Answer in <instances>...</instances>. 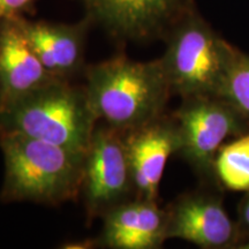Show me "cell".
<instances>
[{
    "mask_svg": "<svg viewBox=\"0 0 249 249\" xmlns=\"http://www.w3.org/2000/svg\"><path fill=\"white\" fill-rule=\"evenodd\" d=\"M242 214H244L245 222L249 225V197H248L247 202H246V204H245V207H244V210H242Z\"/></svg>",
    "mask_w": 249,
    "mask_h": 249,
    "instance_id": "cell-17",
    "label": "cell"
},
{
    "mask_svg": "<svg viewBox=\"0 0 249 249\" xmlns=\"http://www.w3.org/2000/svg\"><path fill=\"white\" fill-rule=\"evenodd\" d=\"M24 36L52 76L71 81L86 71V43L92 22L88 17L75 23L31 21L18 17Z\"/></svg>",
    "mask_w": 249,
    "mask_h": 249,
    "instance_id": "cell-9",
    "label": "cell"
},
{
    "mask_svg": "<svg viewBox=\"0 0 249 249\" xmlns=\"http://www.w3.org/2000/svg\"><path fill=\"white\" fill-rule=\"evenodd\" d=\"M166 50L160 58L172 95L183 98L216 96L234 58L230 45L193 8L165 37Z\"/></svg>",
    "mask_w": 249,
    "mask_h": 249,
    "instance_id": "cell-4",
    "label": "cell"
},
{
    "mask_svg": "<svg viewBox=\"0 0 249 249\" xmlns=\"http://www.w3.org/2000/svg\"><path fill=\"white\" fill-rule=\"evenodd\" d=\"M99 247L110 249H156L166 240L167 213L157 201L133 197L102 217Z\"/></svg>",
    "mask_w": 249,
    "mask_h": 249,
    "instance_id": "cell-10",
    "label": "cell"
},
{
    "mask_svg": "<svg viewBox=\"0 0 249 249\" xmlns=\"http://www.w3.org/2000/svg\"><path fill=\"white\" fill-rule=\"evenodd\" d=\"M242 248H245V249H249V242H247V244H246V246H244V247Z\"/></svg>",
    "mask_w": 249,
    "mask_h": 249,
    "instance_id": "cell-18",
    "label": "cell"
},
{
    "mask_svg": "<svg viewBox=\"0 0 249 249\" xmlns=\"http://www.w3.org/2000/svg\"><path fill=\"white\" fill-rule=\"evenodd\" d=\"M92 24L123 43L165 39L194 0H80Z\"/></svg>",
    "mask_w": 249,
    "mask_h": 249,
    "instance_id": "cell-6",
    "label": "cell"
},
{
    "mask_svg": "<svg viewBox=\"0 0 249 249\" xmlns=\"http://www.w3.org/2000/svg\"><path fill=\"white\" fill-rule=\"evenodd\" d=\"M85 77L96 118L121 133L160 118L172 96L160 59L135 61L119 54L87 65Z\"/></svg>",
    "mask_w": 249,
    "mask_h": 249,
    "instance_id": "cell-1",
    "label": "cell"
},
{
    "mask_svg": "<svg viewBox=\"0 0 249 249\" xmlns=\"http://www.w3.org/2000/svg\"><path fill=\"white\" fill-rule=\"evenodd\" d=\"M97 124L85 86L66 80L0 107V134H21L76 151L87 150Z\"/></svg>",
    "mask_w": 249,
    "mask_h": 249,
    "instance_id": "cell-3",
    "label": "cell"
},
{
    "mask_svg": "<svg viewBox=\"0 0 249 249\" xmlns=\"http://www.w3.org/2000/svg\"><path fill=\"white\" fill-rule=\"evenodd\" d=\"M167 213V239H181L201 248H222L233 238V224L213 197L189 194L174 202Z\"/></svg>",
    "mask_w": 249,
    "mask_h": 249,
    "instance_id": "cell-12",
    "label": "cell"
},
{
    "mask_svg": "<svg viewBox=\"0 0 249 249\" xmlns=\"http://www.w3.org/2000/svg\"><path fill=\"white\" fill-rule=\"evenodd\" d=\"M80 195L88 223L135 197L124 133L97 124L85 154Z\"/></svg>",
    "mask_w": 249,
    "mask_h": 249,
    "instance_id": "cell-5",
    "label": "cell"
},
{
    "mask_svg": "<svg viewBox=\"0 0 249 249\" xmlns=\"http://www.w3.org/2000/svg\"><path fill=\"white\" fill-rule=\"evenodd\" d=\"M37 0H0V22L34 11Z\"/></svg>",
    "mask_w": 249,
    "mask_h": 249,
    "instance_id": "cell-15",
    "label": "cell"
},
{
    "mask_svg": "<svg viewBox=\"0 0 249 249\" xmlns=\"http://www.w3.org/2000/svg\"><path fill=\"white\" fill-rule=\"evenodd\" d=\"M238 114L216 96L183 98L173 116L181 140L179 154L200 172L210 170L223 142L240 130Z\"/></svg>",
    "mask_w": 249,
    "mask_h": 249,
    "instance_id": "cell-7",
    "label": "cell"
},
{
    "mask_svg": "<svg viewBox=\"0 0 249 249\" xmlns=\"http://www.w3.org/2000/svg\"><path fill=\"white\" fill-rule=\"evenodd\" d=\"M61 248L66 249H91L99 247L98 239H85L80 241H71L67 244H62Z\"/></svg>",
    "mask_w": 249,
    "mask_h": 249,
    "instance_id": "cell-16",
    "label": "cell"
},
{
    "mask_svg": "<svg viewBox=\"0 0 249 249\" xmlns=\"http://www.w3.org/2000/svg\"><path fill=\"white\" fill-rule=\"evenodd\" d=\"M218 97L249 120V55L236 50Z\"/></svg>",
    "mask_w": 249,
    "mask_h": 249,
    "instance_id": "cell-14",
    "label": "cell"
},
{
    "mask_svg": "<svg viewBox=\"0 0 249 249\" xmlns=\"http://www.w3.org/2000/svg\"><path fill=\"white\" fill-rule=\"evenodd\" d=\"M4 182L0 201L57 207L80 196L86 151L21 134H0Z\"/></svg>",
    "mask_w": 249,
    "mask_h": 249,
    "instance_id": "cell-2",
    "label": "cell"
},
{
    "mask_svg": "<svg viewBox=\"0 0 249 249\" xmlns=\"http://www.w3.org/2000/svg\"><path fill=\"white\" fill-rule=\"evenodd\" d=\"M0 107H1V92H0Z\"/></svg>",
    "mask_w": 249,
    "mask_h": 249,
    "instance_id": "cell-19",
    "label": "cell"
},
{
    "mask_svg": "<svg viewBox=\"0 0 249 249\" xmlns=\"http://www.w3.org/2000/svg\"><path fill=\"white\" fill-rule=\"evenodd\" d=\"M54 80L59 79L43 66L28 43L18 18L0 22L1 107L26 97Z\"/></svg>",
    "mask_w": 249,
    "mask_h": 249,
    "instance_id": "cell-11",
    "label": "cell"
},
{
    "mask_svg": "<svg viewBox=\"0 0 249 249\" xmlns=\"http://www.w3.org/2000/svg\"><path fill=\"white\" fill-rule=\"evenodd\" d=\"M124 141L135 196L157 201L167 160L181 147L176 120L161 116L140 128L124 133Z\"/></svg>",
    "mask_w": 249,
    "mask_h": 249,
    "instance_id": "cell-8",
    "label": "cell"
},
{
    "mask_svg": "<svg viewBox=\"0 0 249 249\" xmlns=\"http://www.w3.org/2000/svg\"><path fill=\"white\" fill-rule=\"evenodd\" d=\"M213 166L226 188L249 191V133L220 148Z\"/></svg>",
    "mask_w": 249,
    "mask_h": 249,
    "instance_id": "cell-13",
    "label": "cell"
}]
</instances>
